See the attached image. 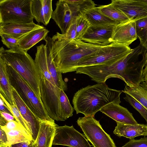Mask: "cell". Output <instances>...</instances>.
<instances>
[{"instance_id": "cell-1", "label": "cell", "mask_w": 147, "mask_h": 147, "mask_svg": "<svg viewBox=\"0 0 147 147\" xmlns=\"http://www.w3.org/2000/svg\"><path fill=\"white\" fill-rule=\"evenodd\" d=\"M122 92L109 88L105 83L87 86L74 94L72 99L74 109L77 114L94 117L108 104L121 103L120 95Z\"/></svg>"}, {"instance_id": "cell-2", "label": "cell", "mask_w": 147, "mask_h": 147, "mask_svg": "<svg viewBox=\"0 0 147 147\" xmlns=\"http://www.w3.org/2000/svg\"><path fill=\"white\" fill-rule=\"evenodd\" d=\"M0 57L28 83L40 99V72L34 60L27 52L19 47L7 50L2 47L0 49Z\"/></svg>"}, {"instance_id": "cell-3", "label": "cell", "mask_w": 147, "mask_h": 147, "mask_svg": "<svg viewBox=\"0 0 147 147\" xmlns=\"http://www.w3.org/2000/svg\"><path fill=\"white\" fill-rule=\"evenodd\" d=\"M103 46L72 40L53 57L58 71L61 73L76 71L79 63L98 52Z\"/></svg>"}, {"instance_id": "cell-4", "label": "cell", "mask_w": 147, "mask_h": 147, "mask_svg": "<svg viewBox=\"0 0 147 147\" xmlns=\"http://www.w3.org/2000/svg\"><path fill=\"white\" fill-rule=\"evenodd\" d=\"M7 68L12 86L39 120L55 122L28 83L11 67L7 65Z\"/></svg>"}, {"instance_id": "cell-5", "label": "cell", "mask_w": 147, "mask_h": 147, "mask_svg": "<svg viewBox=\"0 0 147 147\" xmlns=\"http://www.w3.org/2000/svg\"><path fill=\"white\" fill-rule=\"evenodd\" d=\"M32 0L0 1V24L32 23Z\"/></svg>"}, {"instance_id": "cell-6", "label": "cell", "mask_w": 147, "mask_h": 147, "mask_svg": "<svg viewBox=\"0 0 147 147\" xmlns=\"http://www.w3.org/2000/svg\"><path fill=\"white\" fill-rule=\"evenodd\" d=\"M132 49L129 47L113 42L103 46L98 52L80 61L77 68L113 63L127 55Z\"/></svg>"}, {"instance_id": "cell-7", "label": "cell", "mask_w": 147, "mask_h": 147, "mask_svg": "<svg viewBox=\"0 0 147 147\" xmlns=\"http://www.w3.org/2000/svg\"><path fill=\"white\" fill-rule=\"evenodd\" d=\"M77 122L94 147H116L110 135L104 130L99 121L94 117H79Z\"/></svg>"}, {"instance_id": "cell-8", "label": "cell", "mask_w": 147, "mask_h": 147, "mask_svg": "<svg viewBox=\"0 0 147 147\" xmlns=\"http://www.w3.org/2000/svg\"><path fill=\"white\" fill-rule=\"evenodd\" d=\"M53 145L70 147H91L85 136L75 129L73 125L71 126L57 125Z\"/></svg>"}, {"instance_id": "cell-9", "label": "cell", "mask_w": 147, "mask_h": 147, "mask_svg": "<svg viewBox=\"0 0 147 147\" xmlns=\"http://www.w3.org/2000/svg\"><path fill=\"white\" fill-rule=\"evenodd\" d=\"M115 26L90 25L81 38L89 43L105 46L113 43L112 38Z\"/></svg>"}, {"instance_id": "cell-10", "label": "cell", "mask_w": 147, "mask_h": 147, "mask_svg": "<svg viewBox=\"0 0 147 147\" xmlns=\"http://www.w3.org/2000/svg\"><path fill=\"white\" fill-rule=\"evenodd\" d=\"M111 4L131 20L147 17V3L142 0H112Z\"/></svg>"}, {"instance_id": "cell-11", "label": "cell", "mask_w": 147, "mask_h": 147, "mask_svg": "<svg viewBox=\"0 0 147 147\" xmlns=\"http://www.w3.org/2000/svg\"><path fill=\"white\" fill-rule=\"evenodd\" d=\"M12 94L14 103L28 125L32 139L34 142L40 128L39 120L26 105L13 87Z\"/></svg>"}, {"instance_id": "cell-12", "label": "cell", "mask_w": 147, "mask_h": 147, "mask_svg": "<svg viewBox=\"0 0 147 147\" xmlns=\"http://www.w3.org/2000/svg\"><path fill=\"white\" fill-rule=\"evenodd\" d=\"M137 38L135 21L131 20L115 26L112 42L129 47Z\"/></svg>"}, {"instance_id": "cell-13", "label": "cell", "mask_w": 147, "mask_h": 147, "mask_svg": "<svg viewBox=\"0 0 147 147\" xmlns=\"http://www.w3.org/2000/svg\"><path fill=\"white\" fill-rule=\"evenodd\" d=\"M116 102L109 104L100 110V111L116 122L131 125L138 124L132 113L127 108Z\"/></svg>"}, {"instance_id": "cell-14", "label": "cell", "mask_w": 147, "mask_h": 147, "mask_svg": "<svg viewBox=\"0 0 147 147\" xmlns=\"http://www.w3.org/2000/svg\"><path fill=\"white\" fill-rule=\"evenodd\" d=\"M56 7L53 11L51 18L60 29L62 34H65L71 23L72 15L66 0H59L56 3Z\"/></svg>"}, {"instance_id": "cell-15", "label": "cell", "mask_w": 147, "mask_h": 147, "mask_svg": "<svg viewBox=\"0 0 147 147\" xmlns=\"http://www.w3.org/2000/svg\"><path fill=\"white\" fill-rule=\"evenodd\" d=\"M52 0H32L31 9L36 21L46 26L49 23L53 10Z\"/></svg>"}, {"instance_id": "cell-16", "label": "cell", "mask_w": 147, "mask_h": 147, "mask_svg": "<svg viewBox=\"0 0 147 147\" xmlns=\"http://www.w3.org/2000/svg\"><path fill=\"white\" fill-rule=\"evenodd\" d=\"M39 121L40 128L34 142L35 147H52L57 125L55 122Z\"/></svg>"}, {"instance_id": "cell-17", "label": "cell", "mask_w": 147, "mask_h": 147, "mask_svg": "<svg viewBox=\"0 0 147 147\" xmlns=\"http://www.w3.org/2000/svg\"><path fill=\"white\" fill-rule=\"evenodd\" d=\"M76 36V18L72 19L71 25L65 34L57 32L51 38V52L53 58L61 49L75 39Z\"/></svg>"}, {"instance_id": "cell-18", "label": "cell", "mask_w": 147, "mask_h": 147, "mask_svg": "<svg viewBox=\"0 0 147 147\" xmlns=\"http://www.w3.org/2000/svg\"><path fill=\"white\" fill-rule=\"evenodd\" d=\"M44 28L34 22L24 24H0V34H7L19 40L32 30Z\"/></svg>"}, {"instance_id": "cell-19", "label": "cell", "mask_w": 147, "mask_h": 147, "mask_svg": "<svg viewBox=\"0 0 147 147\" xmlns=\"http://www.w3.org/2000/svg\"><path fill=\"white\" fill-rule=\"evenodd\" d=\"M46 45V57L47 68L56 86L64 91L67 88V84L63 79L62 73L58 71L53 57L51 51V38L47 36L45 40Z\"/></svg>"}, {"instance_id": "cell-20", "label": "cell", "mask_w": 147, "mask_h": 147, "mask_svg": "<svg viewBox=\"0 0 147 147\" xmlns=\"http://www.w3.org/2000/svg\"><path fill=\"white\" fill-rule=\"evenodd\" d=\"M113 133L119 137L123 136L130 139L140 136H147V124H124L116 122Z\"/></svg>"}, {"instance_id": "cell-21", "label": "cell", "mask_w": 147, "mask_h": 147, "mask_svg": "<svg viewBox=\"0 0 147 147\" xmlns=\"http://www.w3.org/2000/svg\"><path fill=\"white\" fill-rule=\"evenodd\" d=\"M49 31L45 28L35 30L28 33L18 40L19 47L23 51H28L34 45L44 40L45 41Z\"/></svg>"}, {"instance_id": "cell-22", "label": "cell", "mask_w": 147, "mask_h": 147, "mask_svg": "<svg viewBox=\"0 0 147 147\" xmlns=\"http://www.w3.org/2000/svg\"><path fill=\"white\" fill-rule=\"evenodd\" d=\"M0 91L11 105H15L13 96V87L7 71V65L0 57Z\"/></svg>"}, {"instance_id": "cell-23", "label": "cell", "mask_w": 147, "mask_h": 147, "mask_svg": "<svg viewBox=\"0 0 147 147\" xmlns=\"http://www.w3.org/2000/svg\"><path fill=\"white\" fill-rule=\"evenodd\" d=\"M89 22L90 25L99 26L119 24L116 22L107 17L102 13L98 7H95L86 11L83 15Z\"/></svg>"}, {"instance_id": "cell-24", "label": "cell", "mask_w": 147, "mask_h": 147, "mask_svg": "<svg viewBox=\"0 0 147 147\" xmlns=\"http://www.w3.org/2000/svg\"><path fill=\"white\" fill-rule=\"evenodd\" d=\"M122 91L134 98L147 109V82L143 81L139 85L133 87L126 85Z\"/></svg>"}, {"instance_id": "cell-25", "label": "cell", "mask_w": 147, "mask_h": 147, "mask_svg": "<svg viewBox=\"0 0 147 147\" xmlns=\"http://www.w3.org/2000/svg\"><path fill=\"white\" fill-rule=\"evenodd\" d=\"M71 10L72 19L83 15L89 9L96 7V5L91 0H66Z\"/></svg>"}, {"instance_id": "cell-26", "label": "cell", "mask_w": 147, "mask_h": 147, "mask_svg": "<svg viewBox=\"0 0 147 147\" xmlns=\"http://www.w3.org/2000/svg\"><path fill=\"white\" fill-rule=\"evenodd\" d=\"M98 7L102 13L116 22L119 24L131 21L124 13L111 3L107 5H101Z\"/></svg>"}, {"instance_id": "cell-27", "label": "cell", "mask_w": 147, "mask_h": 147, "mask_svg": "<svg viewBox=\"0 0 147 147\" xmlns=\"http://www.w3.org/2000/svg\"><path fill=\"white\" fill-rule=\"evenodd\" d=\"M5 132L8 140L6 146L19 142L32 140L31 136L27 133L21 130H11Z\"/></svg>"}, {"instance_id": "cell-28", "label": "cell", "mask_w": 147, "mask_h": 147, "mask_svg": "<svg viewBox=\"0 0 147 147\" xmlns=\"http://www.w3.org/2000/svg\"><path fill=\"white\" fill-rule=\"evenodd\" d=\"M137 37L140 45L147 50V17L135 21Z\"/></svg>"}, {"instance_id": "cell-29", "label": "cell", "mask_w": 147, "mask_h": 147, "mask_svg": "<svg viewBox=\"0 0 147 147\" xmlns=\"http://www.w3.org/2000/svg\"><path fill=\"white\" fill-rule=\"evenodd\" d=\"M60 101L62 115L65 121L73 115L74 109L64 91L62 90L60 92Z\"/></svg>"}, {"instance_id": "cell-30", "label": "cell", "mask_w": 147, "mask_h": 147, "mask_svg": "<svg viewBox=\"0 0 147 147\" xmlns=\"http://www.w3.org/2000/svg\"><path fill=\"white\" fill-rule=\"evenodd\" d=\"M0 96L3 100L6 105L11 111L12 115L15 117L16 121L31 136V132L28 125L22 117L16 104L11 105L0 93Z\"/></svg>"}, {"instance_id": "cell-31", "label": "cell", "mask_w": 147, "mask_h": 147, "mask_svg": "<svg viewBox=\"0 0 147 147\" xmlns=\"http://www.w3.org/2000/svg\"><path fill=\"white\" fill-rule=\"evenodd\" d=\"M90 26L83 15L79 16L76 18V39H80Z\"/></svg>"}, {"instance_id": "cell-32", "label": "cell", "mask_w": 147, "mask_h": 147, "mask_svg": "<svg viewBox=\"0 0 147 147\" xmlns=\"http://www.w3.org/2000/svg\"><path fill=\"white\" fill-rule=\"evenodd\" d=\"M123 98L140 113L146 121L147 124V109L135 99L127 94H125Z\"/></svg>"}, {"instance_id": "cell-33", "label": "cell", "mask_w": 147, "mask_h": 147, "mask_svg": "<svg viewBox=\"0 0 147 147\" xmlns=\"http://www.w3.org/2000/svg\"><path fill=\"white\" fill-rule=\"evenodd\" d=\"M0 35L3 43L9 49L19 47L18 40L5 34H0Z\"/></svg>"}, {"instance_id": "cell-34", "label": "cell", "mask_w": 147, "mask_h": 147, "mask_svg": "<svg viewBox=\"0 0 147 147\" xmlns=\"http://www.w3.org/2000/svg\"><path fill=\"white\" fill-rule=\"evenodd\" d=\"M121 147H147V137L139 140L130 139Z\"/></svg>"}, {"instance_id": "cell-35", "label": "cell", "mask_w": 147, "mask_h": 147, "mask_svg": "<svg viewBox=\"0 0 147 147\" xmlns=\"http://www.w3.org/2000/svg\"><path fill=\"white\" fill-rule=\"evenodd\" d=\"M5 132L11 130H18L26 132L31 136L25 129L17 121H12L8 122L3 127H0Z\"/></svg>"}, {"instance_id": "cell-36", "label": "cell", "mask_w": 147, "mask_h": 147, "mask_svg": "<svg viewBox=\"0 0 147 147\" xmlns=\"http://www.w3.org/2000/svg\"><path fill=\"white\" fill-rule=\"evenodd\" d=\"M34 142L32 140L17 143L5 147H35Z\"/></svg>"}, {"instance_id": "cell-37", "label": "cell", "mask_w": 147, "mask_h": 147, "mask_svg": "<svg viewBox=\"0 0 147 147\" xmlns=\"http://www.w3.org/2000/svg\"><path fill=\"white\" fill-rule=\"evenodd\" d=\"M0 147H5L8 142L7 134L5 131L0 127Z\"/></svg>"}, {"instance_id": "cell-38", "label": "cell", "mask_w": 147, "mask_h": 147, "mask_svg": "<svg viewBox=\"0 0 147 147\" xmlns=\"http://www.w3.org/2000/svg\"><path fill=\"white\" fill-rule=\"evenodd\" d=\"M0 111L7 113L12 115L11 111L6 105L3 100L1 97L0 98Z\"/></svg>"}, {"instance_id": "cell-39", "label": "cell", "mask_w": 147, "mask_h": 147, "mask_svg": "<svg viewBox=\"0 0 147 147\" xmlns=\"http://www.w3.org/2000/svg\"><path fill=\"white\" fill-rule=\"evenodd\" d=\"M0 115L7 121H16L15 117L11 114L5 112L0 111Z\"/></svg>"}, {"instance_id": "cell-40", "label": "cell", "mask_w": 147, "mask_h": 147, "mask_svg": "<svg viewBox=\"0 0 147 147\" xmlns=\"http://www.w3.org/2000/svg\"><path fill=\"white\" fill-rule=\"evenodd\" d=\"M143 70V74L144 81L147 82V62Z\"/></svg>"}, {"instance_id": "cell-41", "label": "cell", "mask_w": 147, "mask_h": 147, "mask_svg": "<svg viewBox=\"0 0 147 147\" xmlns=\"http://www.w3.org/2000/svg\"><path fill=\"white\" fill-rule=\"evenodd\" d=\"M8 122L3 117L0 115V127H3Z\"/></svg>"}, {"instance_id": "cell-42", "label": "cell", "mask_w": 147, "mask_h": 147, "mask_svg": "<svg viewBox=\"0 0 147 147\" xmlns=\"http://www.w3.org/2000/svg\"><path fill=\"white\" fill-rule=\"evenodd\" d=\"M143 1L147 3V0H142Z\"/></svg>"}]
</instances>
